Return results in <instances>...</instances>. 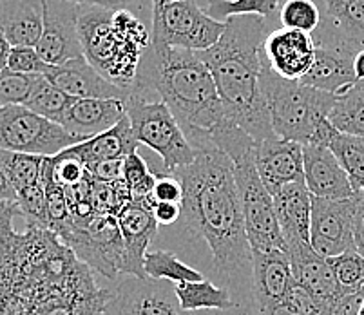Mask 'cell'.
Masks as SVG:
<instances>
[{
	"label": "cell",
	"mask_w": 364,
	"mask_h": 315,
	"mask_svg": "<svg viewBox=\"0 0 364 315\" xmlns=\"http://www.w3.org/2000/svg\"><path fill=\"white\" fill-rule=\"evenodd\" d=\"M296 284L284 250H252V295L257 310L283 303Z\"/></svg>",
	"instance_id": "cell-20"
},
{
	"label": "cell",
	"mask_w": 364,
	"mask_h": 315,
	"mask_svg": "<svg viewBox=\"0 0 364 315\" xmlns=\"http://www.w3.org/2000/svg\"><path fill=\"white\" fill-rule=\"evenodd\" d=\"M138 140L132 134V127L129 118L125 116L118 125L109 131L95 136L91 140L76 144L65 149L69 154L76 156L87 169L109 160H125L129 154L138 151Z\"/></svg>",
	"instance_id": "cell-25"
},
{
	"label": "cell",
	"mask_w": 364,
	"mask_h": 315,
	"mask_svg": "<svg viewBox=\"0 0 364 315\" xmlns=\"http://www.w3.org/2000/svg\"><path fill=\"white\" fill-rule=\"evenodd\" d=\"M152 214L158 225H172L181 218V205L178 203H156L152 205Z\"/></svg>",
	"instance_id": "cell-43"
},
{
	"label": "cell",
	"mask_w": 364,
	"mask_h": 315,
	"mask_svg": "<svg viewBox=\"0 0 364 315\" xmlns=\"http://www.w3.org/2000/svg\"><path fill=\"white\" fill-rule=\"evenodd\" d=\"M152 200H131L117 214L122 240H124V260H122V274L147 279L145 274V255L152 237L158 232V221L152 214Z\"/></svg>",
	"instance_id": "cell-14"
},
{
	"label": "cell",
	"mask_w": 364,
	"mask_h": 315,
	"mask_svg": "<svg viewBox=\"0 0 364 315\" xmlns=\"http://www.w3.org/2000/svg\"><path fill=\"white\" fill-rule=\"evenodd\" d=\"M127 116L125 102L75 98L62 116L60 125L80 142L109 131Z\"/></svg>",
	"instance_id": "cell-22"
},
{
	"label": "cell",
	"mask_w": 364,
	"mask_h": 315,
	"mask_svg": "<svg viewBox=\"0 0 364 315\" xmlns=\"http://www.w3.org/2000/svg\"><path fill=\"white\" fill-rule=\"evenodd\" d=\"M120 4L122 8H129L132 11H136L138 15L144 16L145 21L152 24V0H112Z\"/></svg>",
	"instance_id": "cell-44"
},
{
	"label": "cell",
	"mask_w": 364,
	"mask_h": 315,
	"mask_svg": "<svg viewBox=\"0 0 364 315\" xmlns=\"http://www.w3.org/2000/svg\"><path fill=\"white\" fill-rule=\"evenodd\" d=\"M152 198L156 203H178L181 205L183 201V187L180 181L171 174L158 176L156 187L152 192Z\"/></svg>",
	"instance_id": "cell-40"
},
{
	"label": "cell",
	"mask_w": 364,
	"mask_h": 315,
	"mask_svg": "<svg viewBox=\"0 0 364 315\" xmlns=\"http://www.w3.org/2000/svg\"><path fill=\"white\" fill-rule=\"evenodd\" d=\"M277 221L284 243H310L312 223V194L304 183L284 185L274 194Z\"/></svg>",
	"instance_id": "cell-24"
},
{
	"label": "cell",
	"mask_w": 364,
	"mask_h": 315,
	"mask_svg": "<svg viewBox=\"0 0 364 315\" xmlns=\"http://www.w3.org/2000/svg\"><path fill=\"white\" fill-rule=\"evenodd\" d=\"M49 64L42 60L36 48H11L8 69L18 75H46Z\"/></svg>",
	"instance_id": "cell-39"
},
{
	"label": "cell",
	"mask_w": 364,
	"mask_h": 315,
	"mask_svg": "<svg viewBox=\"0 0 364 315\" xmlns=\"http://www.w3.org/2000/svg\"><path fill=\"white\" fill-rule=\"evenodd\" d=\"M323 22L344 41L364 49V0H319Z\"/></svg>",
	"instance_id": "cell-26"
},
{
	"label": "cell",
	"mask_w": 364,
	"mask_h": 315,
	"mask_svg": "<svg viewBox=\"0 0 364 315\" xmlns=\"http://www.w3.org/2000/svg\"><path fill=\"white\" fill-rule=\"evenodd\" d=\"M364 208V192L348 200H324L312 196L310 245L323 257H337L355 247V225Z\"/></svg>",
	"instance_id": "cell-10"
},
{
	"label": "cell",
	"mask_w": 364,
	"mask_h": 315,
	"mask_svg": "<svg viewBox=\"0 0 364 315\" xmlns=\"http://www.w3.org/2000/svg\"><path fill=\"white\" fill-rule=\"evenodd\" d=\"M0 201H16V191L0 164Z\"/></svg>",
	"instance_id": "cell-45"
},
{
	"label": "cell",
	"mask_w": 364,
	"mask_h": 315,
	"mask_svg": "<svg viewBox=\"0 0 364 315\" xmlns=\"http://www.w3.org/2000/svg\"><path fill=\"white\" fill-rule=\"evenodd\" d=\"M117 315H193L181 308L171 281L129 277L118 284Z\"/></svg>",
	"instance_id": "cell-16"
},
{
	"label": "cell",
	"mask_w": 364,
	"mask_h": 315,
	"mask_svg": "<svg viewBox=\"0 0 364 315\" xmlns=\"http://www.w3.org/2000/svg\"><path fill=\"white\" fill-rule=\"evenodd\" d=\"M261 53L276 75L287 80L301 82L316 62V42L309 33L276 28L264 38Z\"/></svg>",
	"instance_id": "cell-15"
},
{
	"label": "cell",
	"mask_w": 364,
	"mask_h": 315,
	"mask_svg": "<svg viewBox=\"0 0 364 315\" xmlns=\"http://www.w3.org/2000/svg\"><path fill=\"white\" fill-rule=\"evenodd\" d=\"M277 21L281 28L314 35L323 22V11L317 0H281Z\"/></svg>",
	"instance_id": "cell-34"
},
{
	"label": "cell",
	"mask_w": 364,
	"mask_h": 315,
	"mask_svg": "<svg viewBox=\"0 0 364 315\" xmlns=\"http://www.w3.org/2000/svg\"><path fill=\"white\" fill-rule=\"evenodd\" d=\"M225 24L214 21L198 0H152V42L201 53L220 42Z\"/></svg>",
	"instance_id": "cell-8"
},
{
	"label": "cell",
	"mask_w": 364,
	"mask_h": 315,
	"mask_svg": "<svg viewBox=\"0 0 364 315\" xmlns=\"http://www.w3.org/2000/svg\"><path fill=\"white\" fill-rule=\"evenodd\" d=\"M75 4H95V6H104V8H122L120 4L112 2V0H69Z\"/></svg>",
	"instance_id": "cell-50"
},
{
	"label": "cell",
	"mask_w": 364,
	"mask_h": 315,
	"mask_svg": "<svg viewBox=\"0 0 364 315\" xmlns=\"http://www.w3.org/2000/svg\"><path fill=\"white\" fill-rule=\"evenodd\" d=\"M9 53H11V44L8 42L6 35L0 31V71L8 69V58Z\"/></svg>",
	"instance_id": "cell-47"
},
{
	"label": "cell",
	"mask_w": 364,
	"mask_h": 315,
	"mask_svg": "<svg viewBox=\"0 0 364 315\" xmlns=\"http://www.w3.org/2000/svg\"><path fill=\"white\" fill-rule=\"evenodd\" d=\"M359 315H364V299H363V304H360V310H359Z\"/></svg>",
	"instance_id": "cell-51"
},
{
	"label": "cell",
	"mask_w": 364,
	"mask_h": 315,
	"mask_svg": "<svg viewBox=\"0 0 364 315\" xmlns=\"http://www.w3.org/2000/svg\"><path fill=\"white\" fill-rule=\"evenodd\" d=\"M272 28L256 15L232 16L220 42L198 53L213 73L225 116L250 134L256 144L274 138L263 95V42Z\"/></svg>",
	"instance_id": "cell-2"
},
{
	"label": "cell",
	"mask_w": 364,
	"mask_h": 315,
	"mask_svg": "<svg viewBox=\"0 0 364 315\" xmlns=\"http://www.w3.org/2000/svg\"><path fill=\"white\" fill-rule=\"evenodd\" d=\"M228 2H234V0H228Z\"/></svg>",
	"instance_id": "cell-53"
},
{
	"label": "cell",
	"mask_w": 364,
	"mask_h": 315,
	"mask_svg": "<svg viewBox=\"0 0 364 315\" xmlns=\"http://www.w3.org/2000/svg\"><path fill=\"white\" fill-rule=\"evenodd\" d=\"M355 247L364 255V208L359 214V220L355 225Z\"/></svg>",
	"instance_id": "cell-48"
},
{
	"label": "cell",
	"mask_w": 364,
	"mask_h": 315,
	"mask_svg": "<svg viewBox=\"0 0 364 315\" xmlns=\"http://www.w3.org/2000/svg\"><path fill=\"white\" fill-rule=\"evenodd\" d=\"M176 295L185 311L234 310L237 308V303L230 297L228 290L216 287L208 279L198 281V283L176 284Z\"/></svg>",
	"instance_id": "cell-27"
},
{
	"label": "cell",
	"mask_w": 364,
	"mask_h": 315,
	"mask_svg": "<svg viewBox=\"0 0 364 315\" xmlns=\"http://www.w3.org/2000/svg\"><path fill=\"white\" fill-rule=\"evenodd\" d=\"M256 149V147H254ZM254 149L236 156L232 161L234 180L240 192L247 237L252 250H284L283 232L274 207V196L268 192L257 172Z\"/></svg>",
	"instance_id": "cell-7"
},
{
	"label": "cell",
	"mask_w": 364,
	"mask_h": 315,
	"mask_svg": "<svg viewBox=\"0 0 364 315\" xmlns=\"http://www.w3.org/2000/svg\"><path fill=\"white\" fill-rule=\"evenodd\" d=\"M257 172L270 194L290 183H304L303 145L283 138H268L254 149Z\"/></svg>",
	"instance_id": "cell-17"
},
{
	"label": "cell",
	"mask_w": 364,
	"mask_h": 315,
	"mask_svg": "<svg viewBox=\"0 0 364 315\" xmlns=\"http://www.w3.org/2000/svg\"><path fill=\"white\" fill-rule=\"evenodd\" d=\"M46 78L71 98H98V100L127 102L131 91L109 82L92 68L85 56L62 65H49Z\"/></svg>",
	"instance_id": "cell-18"
},
{
	"label": "cell",
	"mask_w": 364,
	"mask_h": 315,
	"mask_svg": "<svg viewBox=\"0 0 364 315\" xmlns=\"http://www.w3.org/2000/svg\"><path fill=\"white\" fill-rule=\"evenodd\" d=\"M312 38L316 42V62L301 82L330 95H346L357 84L353 58L360 48L324 26L316 29Z\"/></svg>",
	"instance_id": "cell-12"
},
{
	"label": "cell",
	"mask_w": 364,
	"mask_h": 315,
	"mask_svg": "<svg viewBox=\"0 0 364 315\" xmlns=\"http://www.w3.org/2000/svg\"><path fill=\"white\" fill-rule=\"evenodd\" d=\"M114 9L80 4L78 33L89 64L109 82L131 91L145 49L112 24Z\"/></svg>",
	"instance_id": "cell-5"
},
{
	"label": "cell",
	"mask_w": 364,
	"mask_h": 315,
	"mask_svg": "<svg viewBox=\"0 0 364 315\" xmlns=\"http://www.w3.org/2000/svg\"><path fill=\"white\" fill-rule=\"evenodd\" d=\"M62 243L84 265L92 267L109 279H114L124 260V240L117 215L97 214L85 223L75 225L62 237Z\"/></svg>",
	"instance_id": "cell-11"
},
{
	"label": "cell",
	"mask_w": 364,
	"mask_h": 315,
	"mask_svg": "<svg viewBox=\"0 0 364 315\" xmlns=\"http://www.w3.org/2000/svg\"><path fill=\"white\" fill-rule=\"evenodd\" d=\"M75 98L65 95L64 91L56 87L55 84L46 78L44 75H36L35 82H33L31 92H29L28 100H26V107L29 111L36 112V114L44 116L48 120L55 122V124L60 125L62 116L68 111V107L71 105V102Z\"/></svg>",
	"instance_id": "cell-30"
},
{
	"label": "cell",
	"mask_w": 364,
	"mask_h": 315,
	"mask_svg": "<svg viewBox=\"0 0 364 315\" xmlns=\"http://www.w3.org/2000/svg\"><path fill=\"white\" fill-rule=\"evenodd\" d=\"M0 164L4 167L16 192L42 181V164H44L42 156L22 154V152L0 149Z\"/></svg>",
	"instance_id": "cell-33"
},
{
	"label": "cell",
	"mask_w": 364,
	"mask_h": 315,
	"mask_svg": "<svg viewBox=\"0 0 364 315\" xmlns=\"http://www.w3.org/2000/svg\"><path fill=\"white\" fill-rule=\"evenodd\" d=\"M304 185L314 198L348 200L355 196L352 181L333 151L326 145H304Z\"/></svg>",
	"instance_id": "cell-19"
},
{
	"label": "cell",
	"mask_w": 364,
	"mask_h": 315,
	"mask_svg": "<svg viewBox=\"0 0 364 315\" xmlns=\"http://www.w3.org/2000/svg\"><path fill=\"white\" fill-rule=\"evenodd\" d=\"M287 254H289L294 279L299 287L306 288L310 294L324 303L336 304L344 299L328 257L317 254L310 243L287 245Z\"/></svg>",
	"instance_id": "cell-21"
},
{
	"label": "cell",
	"mask_w": 364,
	"mask_h": 315,
	"mask_svg": "<svg viewBox=\"0 0 364 315\" xmlns=\"http://www.w3.org/2000/svg\"><path fill=\"white\" fill-rule=\"evenodd\" d=\"M124 181L129 187L132 200H152V192L156 187L158 176L149 171L145 160L136 151L125 158Z\"/></svg>",
	"instance_id": "cell-35"
},
{
	"label": "cell",
	"mask_w": 364,
	"mask_h": 315,
	"mask_svg": "<svg viewBox=\"0 0 364 315\" xmlns=\"http://www.w3.org/2000/svg\"><path fill=\"white\" fill-rule=\"evenodd\" d=\"M353 73H355L357 84L364 82V49H360L353 58Z\"/></svg>",
	"instance_id": "cell-49"
},
{
	"label": "cell",
	"mask_w": 364,
	"mask_h": 315,
	"mask_svg": "<svg viewBox=\"0 0 364 315\" xmlns=\"http://www.w3.org/2000/svg\"><path fill=\"white\" fill-rule=\"evenodd\" d=\"M132 134L138 144L160 154L167 174L194 164L200 149L194 147L178 124L176 116L160 100H151L131 91L125 102Z\"/></svg>",
	"instance_id": "cell-6"
},
{
	"label": "cell",
	"mask_w": 364,
	"mask_h": 315,
	"mask_svg": "<svg viewBox=\"0 0 364 315\" xmlns=\"http://www.w3.org/2000/svg\"><path fill=\"white\" fill-rule=\"evenodd\" d=\"M165 2H168V4H172V2H181V0H165Z\"/></svg>",
	"instance_id": "cell-52"
},
{
	"label": "cell",
	"mask_w": 364,
	"mask_h": 315,
	"mask_svg": "<svg viewBox=\"0 0 364 315\" xmlns=\"http://www.w3.org/2000/svg\"><path fill=\"white\" fill-rule=\"evenodd\" d=\"M22 215L21 207L16 201H0V247L8 245L15 237L13 230V218Z\"/></svg>",
	"instance_id": "cell-41"
},
{
	"label": "cell",
	"mask_w": 364,
	"mask_h": 315,
	"mask_svg": "<svg viewBox=\"0 0 364 315\" xmlns=\"http://www.w3.org/2000/svg\"><path fill=\"white\" fill-rule=\"evenodd\" d=\"M53 176L58 185L64 188L76 187V185L84 183L91 178L89 169L82 164L76 156L69 154L68 151L60 152L58 156H53Z\"/></svg>",
	"instance_id": "cell-38"
},
{
	"label": "cell",
	"mask_w": 364,
	"mask_h": 315,
	"mask_svg": "<svg viewBox=\"0 0 364 315\" xmlns=\"http://www.w3.org/2000/svg\"><path fill=\"white\" fill-rule=\"evenodd\" d=\"M16 203L21 207L22 215L28 220L29 227L49 230L48 201H46V188L42 181L16 192Z\"/></svg>",
	"instance_id": "cell-36"
},
{
	"label": "cell",
	"mask_w": 364,
	"mask_h": 315,
	"mask_svg": "<svg viewBox=\"0 0 364 315\" xmlns=\"http://www.w3.org/2000/svg\"><path fill=\"white\" fill-rule=\"evenodd\" d=\"M263 95L270 124L277 138L299 145H326L337 129L330 122V112L339 96L319 91L303 82L287 80L268 68L263 58Z\"/></svg>",
	"instance_id": "cell-4"
},
{
	"label": "cell",
	"mask_w": 364,
	"mask_h": 315,
	"mask_svg": "<svg viewBox=\"0 0 364 315\" xmlns=\"http://www.w3.org/2000/svg\"><path fill=\"white\" fill-rule=\"evenodd\" d=\"M82 144L62 125L29 111L26 105L0 107V149L53 158Z\"/></svg>",
	"instance_id": "cell-9"
},
{
	"label": "cell",
	"mask_w": 364,
	"mask_h": 315,
	"mask_svg": "<svg viewBox=\"0 0 364 315\" xmlns=\"http://www.w3.org/2000/svg\"><path fill=\"white\" fill-rule=\"evenodd\" d=\"M144 268L149 279L171 281L174 284L198 283V281L205 279L201 272L178 260V255L171 250L147 252Z\"/></svg>",
	"instance_id": "cell-29"
},
{
	"label": "cell",
	"mask_w": 364,
	"mask_h": 315,
	"mask_svg": "<svg viewBox=\"0 0 364 315\" xmlns=\"http://www.w3.org/2000/svg\"><path fill=\"white\" fill-rule=\"evenodd\" d=\"M330 122L341 134L364 138V82L355 84L346 95L337 98L330 112Z\"/></svg>",
	"instance_id": "cell-31"
},
{
	"label": "cell",
	"mask_w": 364,
	"mask_h": 315,
	"mask_svg": "<svg viewBox=\"0 0 364 315\" xmlns=\"http://www.w3.org/2000/svg\"><path fill=\"white\" fill-rule=\"evenodd\" d=\"M80 4L69 0H44V31L36 51L49 65H62L84 56L78 33Z\"/></svg>",
	"instance_id": "cell-13"
},
{
	"label": "cell",
	"mask_w": 364,
	"mask_h": 315,
	"mask_svg": "<svg viewBox=\"0 0 364 315\" xmlns=\"http://www.w3.org/2000/svg\"><path fill=\"white\" fill-rule=\"evenodd\" d=\"M328 147L346 171L355 192H364V138L337 132Z\"/></svg>",
	"instance_id": "cell-32"
},
{
	"label": "cell",
	"mask_w": 364,
	"mask_h": 315,
	"mask_svg": "<svg viewBox=\"0 0 364 315\" xmlns=\"http://www.w3.org/2000/svg\"><path fill=\"white\" fill-rule=\"evenodd\" d=\"M171 176L183 187L181 220L208 245L214 270L252 290V248L230 158L218 149H200L194 164Z\"/></svg>",
	"instance_id": "cell-1"
},
{
	"label": "cell",
	"mask_w": 364,
	"mask_h": 315,
	"mask_svg": "<svg viewBox=\"0 0 364 315\" xmlns=\"http://www.w3.org/2000/svg\"><path fill=\"white\" fill-rule=\"evenodd\" d=\"M279 4L281 0H234V2H228V0H207L205 2V11H207L210 18L221 22V24H227L228 18H232V16L256 15L264 18L267 24L270 26L279 16Z\"/></svg>",
	"instance_id": "cell-28"
},
{
	"label": "cell",
	"mask_w": 364,
	"mask_h": 315,
	"mask_svg": "<svg viewBox=\"0 0 364 315\" xmlns=\"http://www.w3.org/2000/svg\"><path fill=\"white\" fill-rule=\"evenodd\" d=\"M36 75H18L9 69L0 71V107L24 105Z\"/></svg>",
	"instance_id": "cell-37"
},
{
	"label": "cell",
	"mask_w": 364,
	"mask_h": 315,
	"mask_svg": "<svg viewBox=\"0 0 364 315\" xmlns=\"http://www.w3.org/2000/svg\"><path fill=\"white\" fill-rule=\"evenodd\" d=\"M124 164L125 160L102 161V164L89 169V172H91L92 180L104 181V183H117V181L124 180Z\"/></svg>",
	"instance_id": "cell-42"
},
{
	"label": "cell",
	"mask_w": 364,
	"mask_h": 315,
	"mask_svg": "<svg viewBox=\"0 0 364 315\" xmlns=\"http://www.w3.org/2000/svg\"><path fill=\"white\" fill-rule=\"evenodd\" d=\"M259 315H303L297 308H294L292 304H289L287 301L276 304V306H270L267 310H261Z\"/></svg>",
	"instance_id": "cell-46"
},
{
	"label": "cell",
	"mask_w": 364,
	"mask_h": 315,
	"mask_svg": "<svg viewBox=\"0 0 364 315\" xmlns=\"http://www.w3.org/2000/svg\"><path fill=\"white\" fill-rule=\"evenodd\" d=\"M131 91L145 98L156 95L176 116L196 149L218 125L228 120L213 73L194 51L151 42L141 56Z\"/></svg>",
	"instance_id": "cell-3"
},
{
	"label": "cell",
	"mask_w": 364,
	"mask_h": 315,
	"mask_svg": "<svg viewBox=\"0 0 364 315\" xmlns=\"http://www.w3.org/2000/svg\"><path fill=\"white\" fill-rule=\"evenodd\" d=\"M0 31L11 48H36L44 31V0H0Z\"/></svg>",
	"instance_id": "cell-23"
}]
</instances>
